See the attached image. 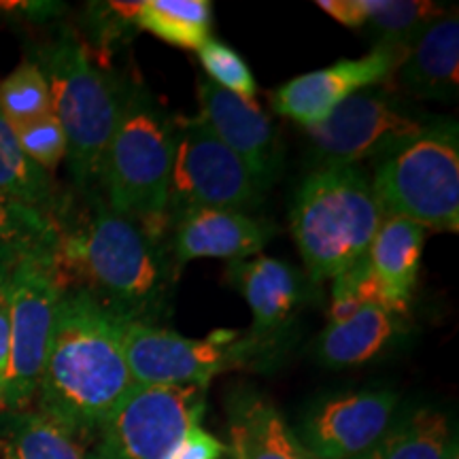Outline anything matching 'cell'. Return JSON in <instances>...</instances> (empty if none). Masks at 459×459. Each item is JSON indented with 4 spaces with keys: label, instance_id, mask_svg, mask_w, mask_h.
Here are the masks:
<instances>
[{
    "label": "cell",
    "instance_id": "obj_28",
    "mask_svg": "<svg viewBox=\"0 0 459 459\" xmlns=\"http://www.w3.org/2000/svg\"><path fill=\"white\" fill-rule=\"evenodd\" d=\"M332 281H334V285H332V307L328 321L347 319L349 315H353L364 307H370V304L392 308V311L402 315H409V311L400 308L389 298L385 287L377 279V274L372 273L366 255Z\"/></svg>",
    "mask_w": 459,
    "mask_h": 459
},
{
    "label": "cell",
    "instance_id": "obj_10",
    "mask_svg": "<svg viewBox=\"0 0 459 459\" xmlns=\"http://www.w3.org/2000/svg\"><path fill=\"white\" fill-rule=\"evenodd\" d=\"M206 411V387H136L102 423L85 459H166Z\"/></svg>",
    "mask_w": 459,
    "mask_h": 459
},
{
    "label": "cell",
    "instance_id": "obj_25",
    "mask_svg": "<svg viewBox=\"0 0 459 459\" xmlns=\"http://www.w3.org/2000/svg\"><path fill=\"white\" fill-rule=\"evenodd\" d=\"M0 438L13 459H85V446L39 411L9 412Z\"/></svg>",
    "mask_w": 459,
    "mask_h": 459
},
{
    "label": "cell",
    "instance_id": "obj_18",
    "mask_svg": "<svg viewBox=\"0 0 459 459\" xmlns=\"http://www.w3.org/2000/svg\"><path fill=\"white\" fill-rule=\"evenodd\" d=\"M228 434L234 459H313L277 406L254 389L228 398Z\"/></svg>",
    "mask_w": 459,
    "mask_h": 459
},
{
    "label": "cell",
    "instance_id": "obj_11",
    "mask_svg": "<svg viewBox=\"0 0 459 459\" xmlns=\"http://www.w3.org/2000/svg\"><path fill=\"white\" fill-rule=\"evenodd\" d=\"M428 126L395 96L375 85L349 96L324 122L304 130L319 166H361L366 160L385 158Z\"/></svg>",
    "mask_w": 459,
    "mask_h": 459
},
{
    "label": "cell",
    "instance_id": "obj_3",
    "mask_svg": "<svg viewBox=\"0 0 459 459\" xmlns=\"http://www.w3.org/2000/svg\"><path fill=\"white\" fill-rule=\"evenodd\" d=\"M175 156V119L141 85L124 90L122 111L102 153L96 189L113 211L169 238V186Z\"/></svg>",
    "mask_w": 459,
    "mask_h": 459
},
{
    "label": "cell",
    "instance_id": "obj_31",
    "mask_svg": "<svg viewBox=\"0 0 459 459\" xmlns=\"http://www.w3.org/2000/svg\"><path fill=\"white\" fill-rule=\"evenodd\" d=\"M226 445L203 426L192 428L166 459H221Z\"/></svg>",
    "mask_w": 459,
    "mask_h": 459
},
{
    "label": "cell",
    "instance_id": "obj_29",
    "mask_svg": "<svg viewBox=\"0 0 459 459\" xmlns=\"http://www.w3.org/2000/svg\"><path fill=\"white\" fill-rule=\"evenodd\" d=\"M200 65L209 74V82L217 88L232 91L240 99L254 100L257 94V83L254 73L247 62L220 39H209L198 49Z\"/></svg>",
    "mask_w": 459,
    "mask_h": 459
},
{
    "label": "cell",
    "instance_id": "obj_24",
    "mask_svg": "<svg viewBox=\"0 0 459 459\" xmlns=\"http://www.w3.org/2000/svg\"><path fill=\"white\" fill-rule=\"evenodd\" d=\"M213 11L209 0H141L134 26L164 43L198 51L211 39Z\"/></svg>",
    "mask_w": 459,
    "mask_h": 459
},
{
    "label": "cell",
    "instance_id": "obj_13",
    "mask_svg": "<svg viewBox=\"0 0 459 459\" xmlns=\"http://www.w3.org/2000/svg\"><path fill=\"white\" fill-rule=\"evenodd\" d=\"M402 60L404 56L400 51L375 48L355 60H338L332 66L304 73L273 91V108L302 128H311L324 122L349 96L389 82Z\"/></svg>",
    "mask_w": 459,
    "mask_h": 459
},
{
    "label": "cell",
    "instance_id": "obj_19",
    "mask_svg": "<svg viewBox=\"0 0 459 459\" xmlns=\"http://www.w3.org/2000/svg\"><path fill=\"white\" fill-rule=\"evenodd\" d=\"M394 77L417 99L443 102L455 99L459 83L457 15L445 13L419 34Z\"/></svg>",
    "mask_w": 459,
    "mask_h": 459
},
{
    "label": "cell",
    "instance_id": "obj_1",
    "mask_svg": "<svg viewBox=\"0 0 459 459\" xmlns=\"http://www.w3.org/2000/svg\"><path fill=\"white\" fill-rule=\"evenodd\" d=\"M126 321L83 287L62 291L34 402L82 445L139 387L126 358Z\"/></svg>",
    "mask_w": 459,
    "mask_h": 459
},
{
    "label": "cell",
    "instance_id": "obj_12",
    "mask_svg": "<svg viewBox=\"0 0 459 459\" xmlns=\"http://www.w3.org/2000/svg\"><path fill=\"white\" fill-rule=\"evenodd\" d=\"M398 402L392 389L328 395L304 412L294 434L313 459H353L381 438L394 421Z\"/></svg>",
    "mask_w": 459,
    "mask_h": 459
},
{
    "label": "cell",
    "instance_id": "obj_6",
    "mask_svg": "<svg viewBox=\"0 0 459 459\" xmlns=\"http://www.w3.org/2000/svg\"><path fill=\"white\" fill-rule=\"evenodd\" d=\"M372 189L385 217L423 230H459V141L455 122L429 124L421 134L375 166Z\"/></svg>",
    "mask_w": 459,
    "mask_h": 459
},
{
    "label": "cell",
    "instance_id": "obj_14",
    "mask_svg": "<svg viewBox=\"0 0 459 459\" xmlns=\"http://www.w3.org/2000/svg\"><path fill=\"white\" fill-rule=\"evenodd\" d=\"M198 100L203 122L254 175L262 192L277 181L283 169V145L271 115L255 100L240 99L217 88L209 79L198 83Z\"/></svg>",
    "mask_w": 459,
    "mask_h": 459
},
{
    "label": "cell",
    "instance_id": "obj_32",
    "mask_svg": "<svg viewBox=\"0 0 459 459\" xmlns=\"http://www.w3.org/2000/svg\"><path fill=\"white\" fill-rule=\"evenodd\" d=\"M11 366V332H9V313L4 298L0 294V409L4 404V389H7Z\"/></svg>",
    "mask_w": 459,
    "mask_h": 459
},
{
    "label": "cell",
    "instance_id": "obj_27",
    "mask_svg": "<svg viewBox=\"0 0 459 459\" xmlns=\"http://www.w3.org/2000/svg\"><path fill=\"white\" fill-rule=\"evenodd\" d=\"M0 238L22 254H57L60 230L51 217L0 194Z\"/></svg>",
    "mask_w": 459,
    "mask_h": 459
},
{
    "label": "cell",
    "instance_id": "obj_34",
    "mask_svg": "<svg viewBox=\"0 0 459 459\" xmlns=\"http://www.w3.org/2000/svg\"><path fill=\"white\" fill-rule=\"evenodd\" d=\"M445 459H459V453H457V436L451 440V445H449V449H446Z\"/></svg>",
    "mask_w": 459,
    "mask_h": 459
},
{
    "label": "cell",
    "instance_id": "obj_35",
    "mask_svg": "<svg viewBox=\"0 0 459 459\" xmlns=\"http://www.w3.org/2000/svg\"><path fill=\"white\" fill-rule=\"evenodd\" d=\"M3 459H13V457H11V453L4 451V453H3Z\"/></svg>",
    "mask_w": 459,
    "mask_h": 459
},
{
    "label": "cell",
    "instance_id": "obj_15",
    "mask_svg": "<svg viewBox=\"0 0 459 459\" xmlns=\"http://www.w3.org/2000/svg\"><path fill=\"white\" fill-rule=\"evenodd\" d=\"M274 232L277 228L271 221L240 211L203 209L186 215L169 230L166 249L179 277L189 262L200 257L237 262L260 255Z\"/></svg>",
    "mask_w": 459,
    "mask_h": 459
},
{
    "label": "cell",
    "instance_id": "obj_33",
    "mask_svg": "<svg viewBox=\"0 0 459 459\" xmlns=\"http://www.w3.org/2000/svg\"><path fill=\"white\" fill-rule=\"evenodd\" d=\"M24 255L22 251H17L15 247H11L7 240L0 238V283H3L4 277H7L13 264L17 262V257Z\"/></svg>",
    "mask_w": 459,
    "mask_h": 459
},
{
    "label": "cell",
    "instance_id": "obj_4",
    "mask_svg": "<svg viewBox=\"0 0 459 459\" xmlns=\"http://www.w3.org/2000/svg\"><path fill=\"white\" fill-rule=\"evenodd\" d=\"M383 220L364 166H317L298 187L290 215L308 281L319 285L359 262Z\"/></svg>",
    "mask_w": 459,
    "mask_h": 459
},
{
    "label": "cell",
    "instance_id": "obj_21",
    "mask_svg": "<svg viewBox=\"0 0 459 459\" xmlns=\"http://www.w3.org/2000/svg\"><path fill=\"white\" fill-rule=\"evenodd\" d=\"M426 232L428 230L404 217H385L366 254L372 273L385 287L389 298L404 311H409L417 285Z\"/></svg>",
    "mask_w": 459,
    "mask_h": 459
},
{
    "label": "cell",
    "instance_id": "obj_26",
    "mask_svg": "<svg viewBox=\"0 0 459 459\" xmlns=\"http://www.w3.org/2000/svg\"><path fill=\"white\" fill-rule=\"evenodd\" d=\"M51 113L49 85L41 68L32 60H24L0 79V115L9 126L30 122Z\"/></svg>",
    "mask_w": 459,
    "mask_h": 459
},
{
    "label": "cell",
    "instance_id": "obj_2",
    "mask_svg": "<svg viewBox=\"0 0 459 459\" xmlns=\"http://www.w3.org/2000/svg\"><path fill=\"white\" fill-rule=\"evenodd\" d=\"M88 211L77 223L57 226V271L65 287H83L130 321L158 325L177 273L166 240L113 211L99 189L85 192Z\"/></svg>",
    "mask_w": 459,
    "mask_h": 459
},
{
    "label": "cell",
    "instance_id": "obj_8",
    "mask_svg": "<svg viewBox=\"0 0 459 459\" xmlns=\"http://www.w3.org/2000/svg\"><path fill=\"white\" fill-rule=\"evenodd\" d=\"M62 291L65 283L57 271L56 254L20 255L0 283L11 332L4 411H28L37 398Z\"/></svg>",
    "mask_w": 459,
    "mask_h": 459
},
{
    "label": "cell",
    "instance_id": "obj_16",
    "mask_svg": "<svg viewBox=\"0 0 459 459\" xmlns=\"http://www.w3.org/2000/svg\"><path fill=\"white\" fill-rule=\"evenodd\" d=\"M228 281L254 313V334L273 351L307 300L300 273L277 257L254 255L230 262Z\"/></svg>",
    "mask_w": 459,
    "mask_h": 459
},
{
    "label": "cell",
    "instance_id": "obj_23",
    "mask_svg": "<svg viewBox=\"0 0 459 459\" xmlns=\"http://www.w3.org/2000/svg\"><path fill=\"white\" fill-rule=\"evenodd\" d=\"M453 438L449 419L423 406L394 417L381 438L353 459H445Z\"/></svg>",
    "mask_w": 459,
    "mask_h": 459
},
{
    "label": "cell",
    "instance_id": "obj_9",
    "mask_svg": "<svg viewBox=\"0 0 459 459\" xmlns=\"http://www.w3.org/2000/svg\"><path fill=\"white\" fill-rule=\"evenodd\" d=\"M247 166L234 156L203 117L175 119V156L169 186V230L203 209H254L262 200Z\"/></svg>",
    "mask_w": 459,
    "mask_h": 459
},
{
    "label": "cell",
    "instance_id": "obj_17",
    "mask_svg": "<svg viewBox=\"0 0 459 459\" xmlns=\"http://www.w3.org/2000/svg\"><path fill=\"white\" fill-rule=\"evenodd\" d=\"M317 7L338 24L366 30L375 48H389L406 56L411 45L446 11L428 0H319Z\"/></svg>",
    "mask_w": 459,
    "mask_h": 459
},
{
    "label": "cell",
    "instance_id": "obj_5",
    "mask_svg": "<svg viewBox=\"0 0 459 459\" xmlns=\"http://www.w3.org/2000/svg\"><path fill=\"white\" fill-rule=\"evenodd\" d=\"M49 85L51 113L66 136V164L82 192L96 186L102 153L122 111V94L77 37L57 39L37 54Z\"/></svg>",
    "mask_w": 459,
    "mask_h": 459
},
{
    "label": "cell",
    "instance_id": "obj_22",
    "mask_svg": "<svg viewBox=\"0 0 459 459\" xmlns=\"http://www.w3.org/2000/svg\"><path fill=\"white\" fill-rule=\"evenodd\" d=\"M0 194L51 217L56 223L57 217L65 213L60 189L51 172L43 170L26 156L15 139L13 128L3 115H0Z\"/></svg>",
    "mask_w": 459,
    "mask_h": 459
},
{
    "label": "cell",
    "instance_id": "obj_20",
    "mask_svg": "<svg viewBox=\"0 0 459 459\" xmlns=\"http://www.w3.org/2000/svg\"><path fill=\"white\" fill-rule=\"evenodd\" d=\"M404 319L406 315L370 304L347 319L328 321L315 338L313 355L325 368H355L385 351L404 332Z\"/></svg>",
    "mask_w": 459,
    "mask_h": 459
},
{
    "label": "cell",
    "instance_id": "obj_30",
    "mask_svg": "<svg viewBox=\"0 0 459 459\" xmlns=\"http://www.w3.org/2000/svg\"><path fill=\"white\" fill-rule=\"evenodd\" d=\"M24 153L43 170L54 172L66 160V136L54 113L11 126Z\"/></svg>",
    "mask_w": 459,
    "mask_h": 459
},
{
    "label": "cell",
    "instance_id": "obj_7",
    "mask_svg": "<svg viewBox=\"0 0 459 459\" xmlns=\"http://www.w3.org/2000/svg\"><path fill=\"white\" fill-rule=\"evenodd\" d=\"M126 358L139 387H209L223 372L264 364L273 353L243 330H213L204 338H187L162 325L126 321Z\"/></svg>",
    "mask_w": 459,
    "mask_h": 459
}]
</instances>
